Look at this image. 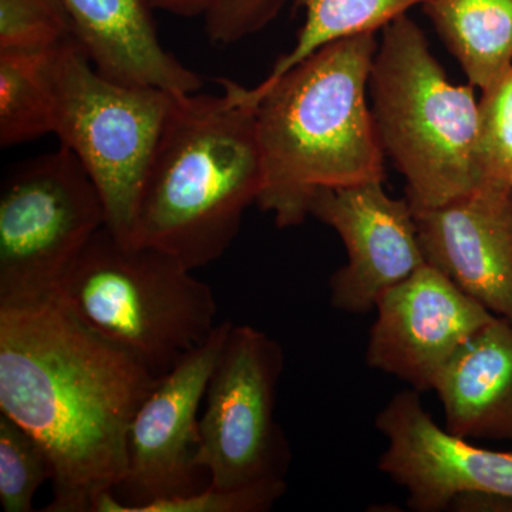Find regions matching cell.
I'll return each mask as SVG.
<instances>
[{
	"instance_id": "6da1fadb",
	"label": "cell",
	"mask_w": 512,
	"mask_h": 512,
	"mask_svg": "<svg viewBox=\"0 0 512 512\" xmlns=\"http://www.w3.org/2000/svg\"><path fill=\"white\" fill-rule=\"evenodd\" d=\"M157 377L60 296L0 305V413L52 460L45 512H94L126 470L127 431Z\"/></svg>"
},
{
	"instance_id": "7a4b0ae2",
	"label": "cell",
	"mask_w": 512,
	"mask_h": 512,
	"mask_svg": "<svg viewBox=\"0 0 512 512\" xmlns=\"http://www.w3.org/2000/svg\"><path fill=\"white\" fill-rule=\"evenodd\" d=\"M375 33L336 40L274 83L245 87L256 107L262 211L276 227L302 225L316 192L384 180V154L369 100Z\"/></svg>"
},
{
	"instance_id": "3957f363",
	"label": "cell",
	"mask_w": 512,
	"mask_h": 512,
	"mask_svg": "<svg viewBox=\"0 0 512 512\" xmlns=\"http://www.w3.org/2000/svg\"><path fill=\"white\" fill-rule=\"evenodd\" d=\"M174 96L138 198L130 244L157 248L191 271L218 261L262 190L256 107L237 82Z\"/></svg>"
},
{
	"instance_id": "277c9868",
	"label": "cell",
	"mask_w": 512,
	"mask_h": 512,
	"mask_svg": "<svg viewBox=\"0 0 512 512\" xmlns=\"http://www.w3.org/2000/svg\"><path fill=\"white\" fill-rule=\"evenodd\" d=\"M454 84L409 16L383 29L369 100L384 154L407 184L413 210L441 207L480 188L478 100Z\"/></svg>"
},
{
	"instance_id": "5b68a950",
	"label": "cell",
	"mask_w": 512,
	"mask_h": 512,
	"mask_svg": "<svg viewBox=\"0 0 512 512\" xmlns=\"http://www.w3.org/2000/svg\"><path fill=\"white\" fill-rule=\"evenodd\" d=\"M62 301L84 325L167 375L217 328V301L175 256L124 244L103 227L64 278Z\"/></svg>"
},
{
	"instance_id": "8992f818",
	"label": "cell",
	"mask_w": 512,
	"mask_h": 512,
	"mask_svg": "<svg viewBox=\"0 0 512 512\" xmlns=\"http://www.w3.org/2000/svg\"><path fill=\"white\" fill-rule=\"evenodd\" d=\"M53 134L103 198L106 228L130 244L141 188L175 94L114 82L72 37L57 47Z\"/></svg>"
},
{
	"instance_id": "52a82bcc",
	"label": "cell",
	"mask_w": 512,
	"mask_h": 512,
	"mask_svg": "<svg viewBox=\"0 0 512 512\" xmlns=\"http://www.w3.org/2000/svg\"><path fill=\"white\" fill-rule=\"evenodd\" d=\"M103 227V198L69 148L20 163L0 191V305L59 296Z\"/></svg>"
},
{
	"instance_id": "ba28073f",
	"label": "cell",
	"mask_w": 512,
	"mask_h": 512,
	"mask_svg": "<svg viewBox=\"0 0 512 512\" xmlns=\"http://www.w3.org/2000/svg\"><path fill=\"white\" fill-rule=\"evenodd\" d=\"M281 345L251 325L229 329L200 416V464L217 488L286 483L292 454L275 417Z\"/></svg>"
},
{
	"instance_id": "9c48e42d",
	"label": "cell",
	"mask_w": 512,
	"mask_h": 512,
	"mask_svg": "<svg viewBox=\"0 0 512 512\" xmlns=\"http://www.w3.org/2000/svg\"><path fill=\"white\" fill-rule=\"evenodd\" d=\"M232 322L158 377L127 431L126 470L94 512H143L148 505L190 497L210 485L200 464V409Z\"/></svg>"
},
{
	"instance_id": "30bf717a",
	"label": "cell",
	"mask_w": 512,
	"mask_h": 512,
	"mask_svg": "<svg viewBox=\"0 0 512 512\" xmlns=\"http://www.w3.org/2000/svg\"><path fill=\"white\" fill-rule=\"evenodd\" d=\"M309 215L342 239L348 261L330 276V303L366 315L387 289L427 264L409 200L390 197L383 180L316 192Z\"/></svg>"
},
{
	"instance_id": "8fae6325",
	"label": "cell",
	"mask_w": 512,
	"mask_h": 512,
	"mask_svg": "<svg viewBox=\"0 0 512 512\" xmlns=\"http://www.w3.org/2000/svg\"><path fill=\"white\" fill-rule=\"evenodd\" d=\"M366 363L419 393L434 390L458 350L497 318L430 264L376 303Z\"/></svg>"
},
{
	"instance_id": "7c38bea8",
	"label": "cell",
	"mask_w": 512,
	"mask_h": 512,
	"mask_svg": "<svg viewBox=\"0 0 512 512\" xmlns=\"http://www.w3.org/2000/svg\"><path fill=\"white\" fill-rule=\"evenodd\" d=\"M417 390L397 393L377 413L387 441L380 473L407 493L416 512L447 511L458 495L484 493L512 500V453L473 446L440 427Z\"/></svg>"
},
{
	"instance_id": "4fadbf2b",
	"label": "cell",
	"mask_w": 512,
	"mask_h": 512,
	"mask_svg": "<svg viewBox=\"0 0 512 512\" xmlns=\"http://www.w3.org/2000/svg\"><path fill=\"white\" fill-rule=\"evenodd\" d=\"M413 211L427 264L512 323V191L480 187Z\"/></svg>"
},
{
	"instance_id": "5bb4252c",
	"label": "cell",
	"mask_w": 512,
	"mask_h": 512,
	"mask_svg": "<svg viewBox=\"0 0 512 512\" xmlns=\"http://www.w3.org/2000/svg\"><path fill=\"white\" fill-rule=\"evenodd\" d=\"M73 39L114 82L171 94L200 92L202 79L161 43L150 0H62Z\"/></svg>"
},
{
	"instance_id": "9a60e30c",
	"label": "cell",
	"mask_w": 512,
	"mask_h": 512,
	"mask_svg": "<svg viewBox=\"0 0 512 512\" xmlns=\"http://www.w3.org/2000/svg\"><path fill=\"white\" fill-rule=\"evenodd\" d=\"M433 392L444 429L466 440L512 441V323L495 318L444 367Z\"/></svg>"
},
{
	"instance_id": "2e32d148",
	"label": "cell",
	"mask_w": 512,
	"mask_h": 512,
	"mask_svg": "<svg viewBox=\"0 0 512 512\" xmlns=\"http://www.w3.org/2000/svg\"><path fill=\"white\" fill-rule=\"evenodd\" d=\"M424 13L481 92L512 67V0H429Z\"/></svg>"
},
{
	"instance_id": "e0dca14e",
	"label": "cell",
	"mask_w": 512,
	"mask_h": 512,
	"mask_svg": "<svg viewBox=\"0 0 512 512\" xmlns=\"http://www.w3.org/2000/svg\"><path fill=\"white\" fill-rule=\"evenodd\" d=\"M57 47L0 49V146L53 134Z\"/></svg>"
},
{
	"instance_id": "ac0fdd59",
	"label": "cell",
	"mask_w": 512,
	"mask_h": 512,
	"mask_svg": "<svg viewBox=\"0 0 512 512\" xmlns=\"http://www.w3.org/2000/svg\"><path fill=\"white\" fill-rule=\"evenodd\" d=\"M429 0H296L305 20L295 46L279 57L261 84L279 77L336 40L376 33Z\"/></svg>"
},
{
	"instance_id": "d6986e66",
	"label": "cell",
	"mask_w": 512,
	"mask_h": 512,
	"mask_svg": "<svg viewBox=\"0 0 512 512\" xmlns=\"http://www.w3.org/2000/svg\"><path fill=\"white\" fill-rule=\"evenodd\" d=\"M43 444L18 421L0 413V504L5 512L33 510L37 490L52 481Z\"/></svg>"
},
{
	"instance_id": "ffe728a7",
	"label": "cell",
	"mask_w": 512,
	"mask_h": 512,
	"mask_svg": "<svg viewBox=\"0 0 512 512\" xmlns=\"http://www.w3.org/2000/svg\"><path fill=\"white\" fill-rule=\"evenodd\" d=\"M476 165L480 187L512 191V67L478 100Z\"/></svg>"
},
{
	"instance_id": "44dd1931",
	"label": "cell",
	"mask_w": 512,
	"mask_h": 512,
	"mask_svg": "<svg viewBox=\"0 0 512 512\" xmlns=\"http://www.w3.org/2000/svg\"><path fill=\"white\" fill-rule=\"evenodd\" d=\"M69 37L62 0H0V49L55 47Z\"/></svg>"
},
{
	"instance_id": "7402d4cb",
	"label": "cell",
	"mask_w": 512,
	"mask_h": 512,
	"mask_svg": "<svg viewBox=\"0 0 512 512\" xmlns=\"http://www.w3.org/2000/svg\"><path fill=\"white\" fill-rule=\"evenodd\" d=\"M288 483L217 488L208 485L190 497L148 505L143 512H266L286 493Z\"/></svg>"
},
{
	"instance_id": "603a6c76",
	"label": "cell",
	"mask_w": 512,
	"mask_h": 512,
	"mask_svg": "<svg viewBox=\"0 0 512 512\" xmlns=\"http://www.w3.org/2000/svg\"><path fill=\"white\" fill-rule=\"evenodd\" d=\"M282 5L284 0H208L205 30L211 42L231 45L268 26Z\"/></svg>"
},
{
	"instance_id": "cb8c5ba5",
	"label": "cell",
	"mask_w": 512,
	"mask_h": 512,
	"mask_svg": "<svg viewBox=\"0 0 512 512\" xmlns=\"http://www.w3.org/2000/svg\"><path fill=\"white\" fill-rule=\"evenodd\" d=\"M448 510L463 512H512V500L494 494L467 493L454 498Z\"/></svg>"
},
{
	"instance_id": "d4e9b609",
	"label": "cell",
	"mask_w": 512,
	"mask_h": 512,
	"mask_svg": "<svg viewBox=\"0 0 512 512\" xmlns=\"http://www.w3.org/2000/svg\"><path fill=\"white\" fill-rule=\"evenodd\" d=\"M150 3L154 9L187 19L204 18L208 8V0H150Z\"/></svg>"
}]
</instances>
